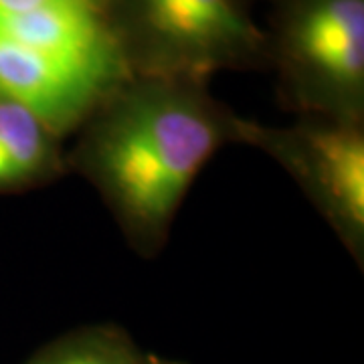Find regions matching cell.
I'll use <instances>...</instances> for the list:
<instances>
[{"label": "cell", "instance_id": "cell-1", "mask_svg": "<svg viewBox=\"0 0 364 364\" xmlns=\"http://www.w3.org/2000/svg\"><path fill=\"white\" fill-rule=\"evenodd\" d=\"M225 128L221 114L193 90L148 83L105 109L87 140L85 164L126 223L158 235Z\"/></svg>", "mask_w": 364, "mask_h": 364}, {"label": "cell", "instance_id": "cell-5", "mask_svg": "<svg viewBox=\"0 0 364 364\" xmlns=\"http://www.w3.org/2000/svg\"><path fill=\"white\" fill-rule=\"evenodd\" d=\"M140 13L164 49L195 63L243 51L255 41L233 0H140Z\"/></svg>", "mask_w": 364, "mask_h": 364}, {"label": "cell", "instance_id": "cell-9", "mask_svg": "<svg viewBox=\"0 0 364 364\" xmlns=\"http://www.w3.org/2000/svg\"><path fill=\"white\" fill-rule=\"evenodd\" d=\"M152 364H162V363H158V360H154V363H152Z\"/></svg>", "mask_w": 364, "mask_h": 364}, {"label": "cell", "instance_id": "cell-8", "mask_svg": "<svg viewBox=\"0 0 364 364\" xmlns=\"http://www.w3.org/2000/svg\"><path fill=\"white\" fill-rule=\"evenodd\" d=\"M69 2H97V0H0V16L28 13L53 4H69Z\"/></svg>", "mask_w": 364, "mask_h": 364}, {"label": "cell", "instance_id": "cell-7", "mask_svg": "<svg viewBox=\"0 0 364 364\" xmlns=\"http://www.w3.org/2000/svg\"><path fill=\"white\" fill-rule=\"evenodd\" d=\"M31 364H136V360L112 338L91 336L63 342Z\"/></svg>", "mask_w": 364, "mask_h": 364}, {"label": "cell", "instance_id": "cell-4", "mask_svg": "<svg viewBox=\"0 0 364 364\" xmlns=\"http://www.w3.org/2000/svg\"><path fill=\"white\" fill-rule=\"evenodd\" d=\"M105 87L87 71L0 35V100L23 105L53 134L75 126Z\"/></svg>", "mask_w": 364, "mask_h": 364}, {"label": "cell", "instance_id": "cell-3", "mask_svg": "<svg viewBox=\"0 0 364 364\" xmlns=\"http://www.w3.org/2000/svg\"><path fill=\"white\" fill-rule=\"evenodd\" d=\"M263 144L286 162L344 239L364 237V138L356 122H308L265 134Z\"/></svg>", "mask_w": 364, "mask_h": 364}, {"label": "cell", "instance_id": "cell-6", "mask_svg": "<svg viewBox=\"0 0 364 364\" xmlns=\"http://www.w3.org/2000/svg\"><path fill=\"white\" fill-rule=\"evenodd\" d=\"M53 136L23 105L0 100V188L31 181L49 168Z\"/></svg>", "mask_w": 364, "mask_h": 364}, {"label": "cell", "instance_id": "cell-2", "mask_svg": "<svg viewBox=\"0 0 364 364\" xmlns=\"http://www.w3.org/2000/svg\"><path fill=\"white\" fill-rule=\"evenodd\" d=\"M289 55L308 109L356 122L363 114L364 0H306L289 25Z\"/></svg>", "mask_w": 364, "mask_h": 364}]
</instances>
